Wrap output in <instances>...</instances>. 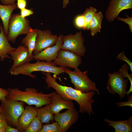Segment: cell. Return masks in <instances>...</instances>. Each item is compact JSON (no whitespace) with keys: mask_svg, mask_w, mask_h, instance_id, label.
I'll list each match as a JSON object with an SVG mask.
<instances>
[{"mask_svg":"<svg viewBox=\"0 0 132 132\" xmlns=\"http://www.w3.org/2000/svg\"><path fill=\"white\" fill-rule=\"evenodd\" d=\"M44 76V79L48 88H52L59 94L62 99L66 101L74 100L78 104L79 112L81 113H87L90 116L94 114L92 105L95 102L93 98L95 92L92 91L84 93L70 87L61 85L58 83L55 78L53 77L51 73L42 72Z\"/></svg>","mask_w":132,"mask_h":132,"instance_id":"obj_1","label":"cell"},{"mask_svg":"<svg viewBox=\"0 0 132 132\" xmlns=\"http://www.w3.org/2000/svg\"><path fill=\"white\" fill-rule=\"evenodd\" d=\"M9 92L6 97L11 100L24 102L29 105H35L36 108L51 103V96L54 92L48 94L38 92L36 89L27 88L24 91H22L17 88H8Z\"/></svg>","mask_w":132,"mask_h":132,"instance_id":"obj_2","label":"cell"},{"mask_svg":"<svg viewBox=\"0 0 132 132\" xmlns=\"http://www.w3.org/2000/svg\"><path fill=\"white\" fill-rule=\"evenodd\" d=\"M66 68L57 66L53 61L46 62L44 61L37 60L34 63L27 62L16 67L10 73L11 75L20 74L27 76L33 78L36 76L32 73L35 71L47 72L54 74L53 77L56 78L59 74L65 73Z\"/></svg>","mask_w":132,"mask_h":132,"instance_id":"obj_3","label":"cell"},{"mask_svg":"<svg viewBox=\"0 0 132 132\" xmlns=\"http://www.w3.org/2000/svg\"><path fill=\"white\" fill-rule=\"evenodd\" d=\"M88 71L87 70L82 72L77 68L74 69V71H72L69 68H66L65 73L69 76L75 89L84 93L94 91L99 95L100 93L95 83L88 77Z\"/></svg>","mask_w":132,"mask_h":132,"instance_id":"obj_4","label":"cell"},{"mask_svg":"<svg viewBox=\"0 0 132 132\" xmlns=\"http://www.w3.org/2000/svg\"><path fill=\"white\" fill-rule=\"evenodd\" d=\"M0 101L1 113L5 118L8 125L16 127L18 119L25 109L23 102L11 100L7 98Z\"/></svg>","mask_w":132,"mask_h":132,"instance_id":"obj_5","label":"cell"},{"mask_svg":"<svg viewBox=\"0 0 132 132\" xmlns=\"http://www.w3.org/2000/svg\"><path fill=\"white\" fill-rule=\"evenodd\" d=\"M32 29L28 19L22 17L20 14H13L9 23L8 38L9 41L15 43L19 36L27 34Z\"/></svg>","mask_w":132,"mask_h":132,"instance_id":"obj_6","label":"cell"},{"mask_svg":"<svg viewBox=\"0 0 132 132\" xmlns=\"http://www.w3.org/2000/svg\"><path fill=\"white\" fill-rule=\"evenodd\" d=\"M63 41L61 49L70 51L81 57L84 55L86 50L82 31L63 35Z\"/></svg>","mask_w":132,"mask_h":132,"instance_id":"obj_7","label":"cell"},{"mask_svg":"<svg viewBox=\"0 0 132 132\" xmlns=\"http://www.w3.org/2000/svg\"><path fill=\"white\" fill-rule=\"evenodd\" d=\"M108 74L109 79L106 88L108 92L113 95L118 94L121 99L124 98L128 86V79H125L119 72L112 74L108 72Z\"/></svg>","mask_w":132,"mask_h":132,"instance_id":"obj_8","label":"cell"},{"mask_svg":"<svg viewBox=\"0 0 132 132\" xmlns=\"http://www.w3.org/2000/svg\"><path fill=\"white\" fill-rule=\"evenodd\" d=\"M56 66L63 68L75 69L82 62L81 57L70 51L61 49L53 61Z\"/></svg>","mask_w":132,"mask_h":132,"instance_id":"obj_9","label":"cell"},{"mask_svg":"<svg viewBox=\"0 0 132 132\" xmlns=\"http://www.w3.org/2000/svg\"><path fill=\"white\" fill-rule=\"evenodd\" d=\"M58 38L56 35L53 34L49 29L42 30L37 29L35 45L33 55H36L44 49L54 45Z\"/></svg>","mask_w":132,"mask_h":132,"instance_id":"obj_10","label":"cell"},{"mask_svg":"<svg viewBox=\"0 0 132 132\" xmlns=\"http://www.w3.org/2000/svg\"><path fill=\"white\" fill-rule=\"evenodd\" d=\"M78 112L75 108L67 109L65 112L54 114V119L59 124L63 132H66L77 121Z\"/></svg>","mask_w":132,"mask_h":132,"instance_id":"obj_11","label":"cell"},{"mask_svg":"<svg viewBox=\"0 0 132 132\" xmlns=\"http://www.w3.org/2000/svg\"><path fill=\"white\" fill-rule=\"evenodd\" d=\"M132 8V0H111L105 12L107 20L111 22L122 11Z\"/></svg>","mask_w":132,"mask_h":132,"instance_id":"obj_12","label":"cell"},{"mask_svg":"<svg viewBox=\"0 0 132 132\" xmlns=\"http://www.w3.org/2000/svg\"><path fill=\"white\" fill-rule=\"evenodd\" d=\"M63 35L60 34L58 36L56 44L53 46L47 47L35 55H33V60L44 61L47 62L54 61L57 56L58 51L61 49L63 43Z\"/></svg>","mask_w":132,"mask_h":132,"instance_id":"obj_13","label":"cell"},{"mask_svg":"<svg viewBox=\"0 0 132 132\" xmlns=\"http://www.w3.org/2000/svg\"><path fill=\"white\" fill-rule=\"evenodd\" d=\"M13 63L9 70L10 73L18 67L33 60L30 56L28 48L21 45L9 54Z\"/></svg>","mask_w":132,"mask_h":132,"instance_id":"obj_14","label":"cell"},{"mask_svg":"<svg viewBox=\"0 0 132 132\" xmlns=\"http://www.w3.org/2000/svg\"><path fill=\"white\" fill-rule=\"evenodd\" d=\"M37 112L36 108L29 105L26 106L18 119L16 127L18 130L25 132L31 122L36 116Z\"/></svg>","mask_w":132,"mask_h":132,"instance_id":"obj_15","label":"cell"},{"mask_svg":"<svg viewBox=\"0 0 132 132\" xmlns=\"http://www.w3.org/2000/svg\"><path fill=\"white\" fill-rule=\"evenodd\" d=\"M51 109L54 114L59 113L61 110L65 109L75 108L74 104L72 100H63L61 96L56 92L51 96Z\"/></svg>","mask_w":132,"mask_h":132,"instance_id":"obj_16","label":"cell"},{"mask_svg":"<svg viewBox=\"0 0 132 132\" xmlns=\"http://www.w3.org/2000/svg\"><path fill=\"white\" fill-rule=\"evenodd\" d=\"M0 60L3 61L6 58L11 59L9 53L16 48L11 45L7 36L5 34L3 26L0 29Z\"/></svg>","mask_w":132,"mask_h":132,"instance_id":"obj_17","label":"cell"},{"mask_svg":"<svg viewBox=\"0 0 132 132\" xmlns=\"http://www.w3.org/2000/svg\"><path fill=\"white\" fill-rule=\"evenodd\" d=\"M17 8L15 3L10 5L0 4V18L2 21L5 34L7 36L9 23L13 11Z\"/></svg>","mask_w":132,"mask_h":132,"instance_id":"obj_18","label":"cell"},{"mask_svg":"<svg viewBox=\"0 0 132 132\" xmlns=\"http://www.w3.org/2000/svg\"><path fill=\"white\" fill-rule=\"evenodd\" d=\"M104 121L108 125L115 129V132H132V117L128 120L121 121H112L105 118Z\"/></svg>","mask_w":132,"mask_h":132,"instance_id":"obj_19","label":"cell"},{"mask_svg":"<svg viewBox=\"0 0 132 132\" xmlns=\"http://www.w3.org/2000/svg\"><path fill=\"white\" fill-rule=\"evenodd\" d=\"M37 28L32 29L23 38L21 43L28 50L30 57L33 60V53L34 49L37 35Z\"/></svg>","mask_w":132,"mask_h":132,"instance_id":"obj_20","label":"cell"},{"mask_svg":"<svg viewBox=\"0 0 132 132\" xmlns=\"http://www.w3.org/2000/svg\"><path fill=\"white\" fill-rule=\"evenodd\" d=\"M103 18V14L100 11L96 12L90 20L89 23L88 28L92 36L95 35L98 33L100 32Z\"/></svg>","mask_w":132,"mask_h":132,"instance_id":"obj_21","label":"cell"},{"mask_svg":"<svg viewBox=\"0 0 132 132\" xmlns=\"http://www.w3.org/2000/svg\"><path fill=\"white\" fill-rule=\"evenodd\" d=\"M54 114L51 108V104L37 109L36 117L42 124L48 123L54 119Z\"/></svg>","mask_w":132,"mask_h":132,"instance_id":"obj_22","label":"cell"},{"mask_svg":"<svg viewBox=\"0 0 132 132\" xmlns=\"http://www.w3.org/2000/svg\"><path fill=\"white\" fill-rule=\"evenodd\" d=\"M42 124L40 120L36 117L31 122L25 132H39L42 128Z\"/></svg>","mask_w":132,"mask_h":132,"instance_id":"obj_23","label":"cell"},{"mask_svg":"<svg viewBox=\"0 0 132 132\" xmlns=\"http://www.w3.org/2000/svg\"><path fill=\"white\" fill-rule=\"evenodd\" d=\"M129 68V66L127 64H125L121 66L119 70V72L121 74L124 78H127L130 82V88L126 92V94L127 95V96H129V94L132 91V74L129 75L128 73V70Z\"/></svg>","mask_w":132,"mask_h":132,"instance_id":"obj_24","label":"cell"},{"mask_svg":"<svg viewBox=\"0 0 132 132\" xmlns=\"http://www.w3.org/2000/svg\"><path fill=\"white\" fill-rule=\"evenodd\" d=\"M39 132H63L58 123L56 121L51 124L43 126Z\"/></svg>","mask_w":132,"mask_h":132,"instance_id":"obj_25","label":"cell"},{"mask_svg":"<svg viewBox=\"0 0 132 132\" xmlns=\"http://www.w3.org/2000/svg\"><path fill=\"white\" fill-rule=\"evenodd\" d=\"M97 11V9L93 7L87 8L83 14L84 16L87 24L86 30H89L88 24L90 20Z\"/></svg>","mask_w":132,"mask_h":132,"instance_id":"obj_26","label":"cell"},{"mask_svg":"<svg viewBox=\"0 0 132 132\" xmlns=\"http://www.w3.org/2000/svg\"><path fill=\"white\" fill-rule=\"evenodd\" d=\"M74 23L77 28L86 30L87 24L85 17L83 14L77 15L74 20Z\"/></svg>","mask_w":132,"mask_h":132,"instance_id":"obj_27","label":"cell"},{"mask_svg":"<svg viewBox=\"0 0 132 132\" xmlns=\"http://www.w3.org/2000/svg\"><path fill=\"white\" fill-rule=\"evenodd\" d=\"M116 58L118 60H122L126 62V64L129 66L131 72H132V63L129 59L126 57L125 53L124 51L119 54L117 56Z\"/></svg>","mask_w":132,"mask_h":132,"instance_id":"obj_28","label":"cell"},{"mask_svg":"<svg viewBox=\"0 0 132 132\" xmlns=\"http://www.w3.org/2000/svg\"><path fill=\"white\" fill-rule=\"evenodd\" d=\"M126 18H122L117 17L118 21L123 22L128 24L129 28L131 33L132 32V17H129L127 14H126Z\"/></svg>","mask_w":132,"mask_h":132,"instance_id":"obj_29","label":"cell"},{"mask_svg":"<svg viewBox=\"0 0 132 132\" xmlns=\"http://www.w3.org/2000/svg\"><path fill=\"white\" fill-rule=\"evenodd\" d=\"M128 101L125 102H121L116 103L118 107H121L123 106H127L132 107V95H131L129 97Z\"/></svg>","mask_w":132,"mask_h":132,"instance_id":"obj_30","label":"cell"},{"mask_svg":"<svg viewBox=\"0 0 132 132\" xmlns=\"http://www.w3.org/2000/svg\"><path fill=\"white\" fill-rule=\"evenodd\" d=\"M20 10L21 16L23 18H25L33 14V12L31 9L25 8Z\"/></svg>","mask_w":132,"mask_h":132,"instance_id":"obj_31","label":"cell"},{"mask_svg":"<svg viewBox=\"0 0 132 132\" xmlns=\"http://www.w3.org/2000/svg\"><path fill=\"white\" fill-rule=\"evenodd\" d=\"M8 125L5 118L1 114L0 115V129L5 130Z\"/></svg>","mask_w":132,"mask_h":132,"instance_id":"obj_32","label":"cell"},{"mask_svg":"<svg viewBox=\"0 0 132 132\" xmlns=\"http://www.w3.org/2000/svg\"><path fill=\"white\" fill-rule=\"evenodd\" d=\"M17 8L20 10L25 8L27 5V0H17Z\"/></svg>","mask_w":132,"mask_h":132,"instance_id":"obj_33","label":"cell"},{"mask_svg":"<svg viewBox=\"0 0 132 132\" xmlns=\"http://www.w3.org/2000/svg\"><path fill=\"white\" fill-rule=\"evenodd\" d=\"M9 92L8 89L0 88V100H4L8 95Z\"/></svg>","mask_w":132,"mask_h":132,"instance_id":"obj_34","label":"cell"},{"mask_svg":"<svg viewBox=\"0 0 132 132\" xmlns=\"http://www.w3.org/2000/svg\"><path fill=\"white\" fill-rule=\"evenodd\" d=\"M17 0H0L1 3L4 5H10L15 3Z\"/></svg>","mask_w":132,"mask_h":132,"instance_id":"obj_35","label":"cell"},{"mask_svg":"<svg viewBox=\"0 0 132 132\" xmlns=\"http://www.w3.org/2000/svg\"><path fill=\"white\" fill-rule=\"evenodd\" d=\"M19 130L17 129H15L8 125L5 129V132H18Z\"/></svg>","mask_w":132,"mask_h":132,"instance_id":"obj_36","label":"cell"},{"mask_svg":"<svg viewBox=\"0 0 132 132\" xmlns=\"http://www.w3.org/2000/svg\"><path fill=\"white\" fill-rule=\"evenodd\" d=\"M62 8L63 9H65L68 5L69 0H62Z\"/></svg>","mask_w":132,"mask_h":132,"instance_id":"obj_37","label":"cell"},{"mask_svg":"<svg viewBox=\"0 0 132 132\" xmlns=\"http://www.w3.org/2000/svg\"><path fill=\"white\" fill-rule=\"evenodd\" d=\"M0 132H5V130L4 129H0Z\"/></svg>","mask_w":132,"mask_h":132,"instance_id":"obj_38","label":"cell"},{"mask_svg":"<svg viewBox=\"0 0 132 132\" xmlns=\"http://www.w3.org/2000/svg\"><path fill=\"white\" fill-rule=\"evenodd\" d=\"M1 108L0 106V115H1Z\"/></svg>","mask_w":132,"mask_h":132,"instance_id":"obj_39","label":"cell"},{"mask_svg":"<svg viewBox=\"0 0 132 132\" xmlns=\"http://www.w3.org/2000/svg\"><path fill=\"white\" fill-rule=\"evenodd\" d=\"M1 24H0V27H1Z\"/></svg>","mask_w":132,"mask_h":132,"instance_id":"obj_40","label":"cell"},{"mask_svg":"<svg viewBox=\"0 0 132 132\" xmlns=\"http://www.w3.org/2000/svg\"></svg>","mask_w":132,"mask_h":132,"instance_id":"obj_41","label":"cell"}]
</instances>
